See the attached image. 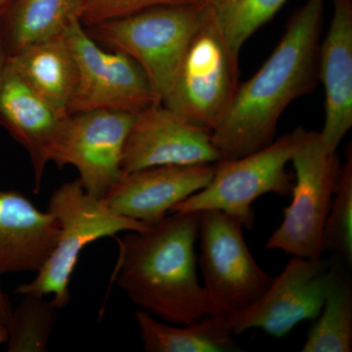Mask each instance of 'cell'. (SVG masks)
Instances as JSON below:
<instances>
[{
	"instance_id": "cell-25",
	"label": "cell",
	"mask_w": 352,
	"mask_h": 352,
	"mask_svg": "<svg viewBox=\"0 0 352 352\" xmlns=\"http://www.w3.org/2000/svg\"><path fill=\"white\" fill-rule=\"evenodd\" d=\"M12 307L10 296L7 295L6 292L3 291L1 283H0V324L6 325Z\"/></svg>"
},
{
	"instance_id": "cell-12",
	"label": "cell",
	"mask_w": 352,
	"mask_h": 352,
	"mask_svg": "<svg viewBox=\"0 0 352 352\" xmlns=\"http://www.w3.org/2000/svg\"><path fill=\"white\" fill-rule=\"evenodd\" d=\"M220 161L212 131L192 124L163 103L134 115L122 154L124 173L166 164Z\"/></svg>"
},
{
	"instance_id": "cell-2",
	"label": "cell",
	"mask_w": 352,
	"mask_h": 352,
	"mask_svg": "<svg viewBox=\"0 0 352 352\" xmlns=\"http://www.w3.org/2000/svg\"><path fill=\"white\" fill-rule=\"evenodd\" d=\"M200 212H173L120 241L115 279L134 305L173 325L217 315L197 276Z\"/></svg>"
},
{
	"instance_id": "cell-9",
	"label": "cell",
	"mask_w": 352,
	"mask_h": 352,
	"mask_svg": "<svg viewBox=\"0 0 352 352\" xmlns=\"http://www.w3.org/2000/svg\"><path fill=\"white\" fill-rule=\"evenodd\" d=\"M63 34L78 73L69 116L91 110L138 113L162 103L142 68L124 53L104 50L80 20L73 21Z\"/></svg>"
},
{
	"instance_id": "cell-22",
	"label": "cell",
	"mask_w": 352,
	"mask_h": 352,
	"mask_svg": "<svg viewBox=\"0 0 352 352\" xmlns=\"http://www.w3.org/2000/svg\"><path fill=\"white\" fill-rule=\"evenodd\" d=\"M288 0H231L212 3L220 29L231 48L240 54L243 45L258 31Z\"/></svg>"
},
{
	"instance_id": "cell-27",
	"label": "cell",
	"mask_w": 352,
	"mask_h": 352,
	"mask_svg": "<svg viewBox=\"0 0 352 352\" xmlns=\"http://www.w3.org/2000/svg\"><path fill=\"white\" fill-rule=\"evenodd\" d=\"M16 0H0V17L10 8Z\"/></svg>"
},
{
	"instance_id": "cell-23",
	"label": "cell",
	"mask_w": 352,
	"mask_h": 352,
	"mask_svg": "<svg viewBox=\"0 0 352 352\" xmlns=\"http://www.w3.org/2000/svg\"><path fill=\"white\" fill-rule=\"evenodd\" d=\"M323 245L339 256L351 268L352 265V150L346 149V162L340 166L337 188L324 228Z\"/></svg>"
},
{
	"instance_id": "cell-13",
	"label": "cell",
	"mask_w": 352,
	"mask_h": 352,
	"mask_svg": "<svg viewBox=\"0 0 352 352\" xmlns=\"http://www.w3.org/2000/svg\"><path fill=\"white\" fill-rule=\"evenodd\" d=\"M215 164H166L124 173L104 199L118 214L150 226L205 188Z\"/></svg>"
},
{
	"instance_id": "cell-4",
	"label": "cell",
	"mask_w": 352,
	"mask_h": 352,
	"mask_svg": "<svg viewBox=\"0 0 352 352\" xmlns=\"http://www.w3.org/2000/svg\"><path fill=\"white\" fill-rule=\"evenodd\" d=\"M47 210L59 223L56 245L34 279L19 285L15 292L20 295H53L51 302L58 310L71 302L69 282L87 245L124 231L145 230L149 226L118 214L105 199L88 194L78 179L60 185L50 196Z\"/></svg>"
},
{
	"instance_id": "cell-17",
	"label": "cell",
	"mask_w": 352,
	"mask_h": 352,
	"mask_svg": "<svg viewBox=\"0 0 352 352\" xmlns=\"http://www.w3.org/2000/svg\"><path fill=\"white\" fill-rule=\"evenodd\" d=\"M8 65L60 117H68L78 73L64 34L25 46L9 57Z\"/></svg>"
},
{
	"instance_id": "cell-8",
	"label": "cell",
	"mask_w": 352,
	"mask_h": 352,
	"mask_svg": "<svg viewBox=\"0 0 352 352\" xmlns=\"http://www.w3.org/2000/svg\"><path fill=\"white\" fill-rule=\"evenodd\" d=\"M293 145L291 132L259 151L217 162L214 175L207 186L180 201L168 214L217 210L232 215L245 228L252 229L254 201L268 193L289 195L293 189L286 170Z\"/></svg>"
},
{
	"instance_id": "cell-16",
	"label": "cell",
	"mask_w": 352,
	"mask_h": 352,
	"mask_svg": "<svg viewBox=\"0 0 352 352\" xmlns=\"http://www.w3.org/2000/svg\"><path fill=\"white\" fill-rule=\"evenodd\" d=\"M64 119L7 64L0 85V126L29 154L36 194L43 185L50 152Z\"/></svg>"
},
{
	"instance_id": "cell-6",
	"label": "cell",
	"mask_w": 352,
	"mask_h": 352,
	"mask_svg": "<svg viewBox=\"0 0 352 352\" xmlns=\"http://www.w3.org/2000/svg\"><path fill=\"white\" fill-rule=\"evenodd\" d=\"M240 54L231 48L214 7L185 53L166 107L208 131L226 115L239 87Z\"/></svg>"
},
{
	"instance_id": "cell-15",
	"label": "cell",
	"mask_w": 352,
	"mask_h": 352,
	"mask_svg": "<svg viewBox=\"0 0 352 352\" xmlns=\"http://www.w3.org/2000/svg\"><path fill=\"white\" fill-rule=\"evenodd\" d=\"M59 233V223L48 210L41 212L19 191L0 189V277L38 272Z\"/></svg>"
},
{
	"instance_id": "cell-30",
	"label": "cell",
	"mask_w": 352,
	"mask_h": 352,
	"mask_svg": "<svg viewBox=\"0 0 352 352\" xmlns=\"http://www.w3.org/2000/svg\"></svg>"
},
{
	"instance_id": "cell-29",
	"label": "cell",
	"mask_w": 352,
	"mask_h": 352,
	"mask_svg": "<svg viewBox=\"0 0 352 352\" xmlns=\"http://www.w3.org/2000/svg\"><path fill=\"white\" fill-rule=\"evenodd\" d=\"M231 1V0H212V3H226V2Z\"/></svg>"
},
{
	"instance_id": "cell-10",
	"label": "cell",
	"mask_w": 352,
	"mask_h": 352,
	"mask_svg": "<svg viewBox=\"0 0 352 352\" xmlns=\"http://www.w3.org/2000/svg\"><path fill=\"white\" fill-rule=\"evenodd\" d=\"M135 113L91 110L65 118L50 152L59 168L73 166L83 188L104 199L119 180L124 144Z\"/></svg>"
},
{
	"instance_id": "cell-11",
	"label": "cell",
	"mask_w": 352,
	"mask_h": 352,
	"mask_svg": "<svg viewBox=\"0 0 352 352\" xmlns=\"http://www.w3.org/2000/svg\"><path fill=\"white\" fill-rule=\"evenodd\" d=\"M329 268L330 261L294 256L258 302L227 317L234 336L259 328L281 338L300 322L316 319L327 293Z\"/></svg>"
},
{
	"instance_id": "cell-20",
	"label": "cell",
	"mask_w": 352,
	"mask_h": 352,
	"mask_svg": "<svg viewBox=\"0 0 352 352\" xmlns=\"http://www.w3.org/2000/svg\"><path fill=\"white\" fill-rule=\"evenodd\" d=\"M316 319L308 332L302 352L352 351L351 268L336 254L330 259L327 293Z\"/></svg>"
},
{
	"instance_id": "cell-24",
	"label": "cell",
	"mask_w": 352,
	"mask_h": 352,
	"mask_svg": "<svg viewBox=\"0 0 352 352\" xmlns=\"http://www.w3.org/2000/svg\"><path fill=\"white\" fill-rule=\"evenodd\" d=\"M212 2V0H85L80 23L83 27L117 19L156 6H188Z\"/></svg>"
},
{
	"instance_id": "cell-5",
	"label": "cell",
	"mask_w": 352,
	"mask_h": 352,
	"mask_svg": "<svg viewBox=\"0 0 352 352\" xmlns=\"http://www.w3.org/2000/svg\"><path fill=\"white\" fill-rule=\"evenodd\" d=\"M293 134L291 162L296 171L293 201L284 210V219L266 242L270 250L294 256L320 258L324 254L326 219L339 180L340 163L329 153L320 133L300 126Z\"/></svg>"
},
{
	"instance_id": "cell-18",
	"label": "cell",
	"mask_w": 352,
	"mask_h": 352,
	"mask_svg": "<svg viewBox=\"0 0 352 352\" xmlns=\"http://www.w3.org/2000/svg\"><path fill=\"white\" fill-rule=\"evenodd\" d=\"M143 349L148 352H230L233 330L227 317L208 315L187 325L162 323L145 310L135 311Z\"/></svg>"
},
{
	"instance_id": "cell-26",
	"label": "cell",
	"mask_w": 352,
	"mask_h": 352,
	"mask_svg": "<svg viewBox=\"0 0 352 352\" xmlns=\"http://www.w3.org/2000/svg\"><path fill=\"white\" fill-rule=\"evenodd\" d=\"M8 59V52H7L6 45H4L1 36H0V85H1L2 78H3L4 73H6Z\"/></svg>"
},
{
	"instance_id": "cell-7",
	"label": "cell",
	"mask_w": 352,
	"mask_h": 352,
	"mask_svg": "<svg viewBox=\"0 0 352 352\" xmlns=\"http://www.w3.org/2000/svg\"><path fill=\"white\" fill-rule=\"evenodd\" d=\"M240 220L217 210L200 212L199 258L206 293L219 316H233L258 302L273 277L252 256Z\"/></svg>"
},
{
	"instance_id": "cell-21",
	"label": "cell",
	"mask_w": 352,
	"mask_h": 352,
	"mask_svg": "<svg viewBox=\"0 0 352 352\" xmlns=\"http://www.w3.org/2000/svg\"><path fill=\"white\" fill-rule=\"evenodd\" d=\"M6 324V351L44 352L57 321V308L45 296L22 295Z\"/></svg>"
},
{
	"instance_id": "cell-1",
	"label": "cell",
	"mask_w": 352,
	"mask_h": 352,
	"mask_svg": "<svg viewBox=\"0 0 352 352\" xmlns=\"http://www.w3.org/2000/svg\"><path fill=\"white\" fill-rule=\"evenodd\" d=\"M325 2L307 0L265 63L238 87L226 115L212 131L220 161L247 156L271 144L286 108L314 89Z\"/></svg>"
},
{
	"instance_id": "cell-19",
	"label": "cell",
	"mask_w": 352,
	"mask_h": 352,
	"mask_svg": "<svg viewBox=\"0 0 352 352\" xmlns=\"http://www.w3.org/2000/svg\"><path fill=\"white\" fill-rule=\"evenodd\" d=\"M85 0H16L0 17V36L9 57L25 46L63 34L80 20Z\"/></svg>"
},
{
	"instance_id": "cell-28",
	"label": "cell",
	"mask_w": 352,
	"mask_h": 352,
	"mask_svg": "<svg viewBox=\"0 0 352 352\" xmlns=\"http://www.w3.org/2000/svg\"><path fill=\"white\" fill-rule=\"evenodd\" d=\"M7 342V330L4 324H0V346Z\"/></svg>"
},
{
	"instance_id": "cell-14",
	"label": "cell",
	"mask_w": 352,
	"mask_h": 352,
	"mask_svg": "<svg viewBox=\"0 0 352 352\" xmlns=\"http://www.w3.org/2000/svg\"><path fill=\"white\" fill-rule=\"evenodd\" d=\"M332 1V19L318 51V80L325 91L319 133L329 153L337 151L352 126V0Z\"/></svg>"
},
{
	"instance_id": "cell-3",
	"label": "cell",
	"mask_w": 352,
	"mask_h": 352,
	"mask_svg": "<svg viewBox=\"0 0 352 352\" xmlns=\"http://www.w3.org/2000/svg\"><path fill=\"white\" fill-rule=\"evenodd\" d=\"M210 3L152 7L85 30L99 45L133 59L163 103Z\"/></svg>"
}]
</instances>
